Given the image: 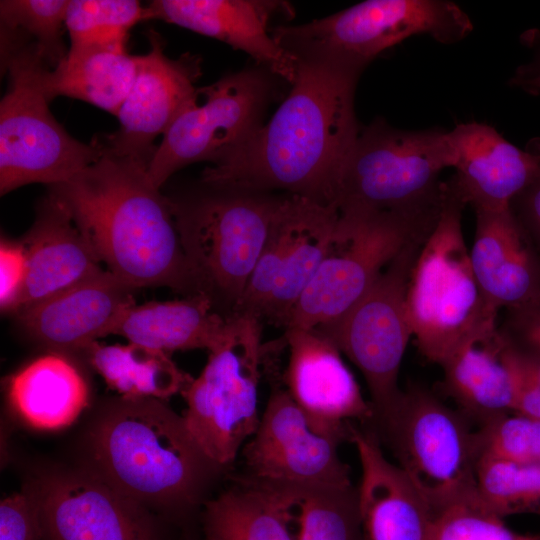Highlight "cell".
Listing matches in <instances>:
<instances>
[{"label": "cell", "mask_w": 540, "mask_h": 540, "mask_svg": "<svg viewBox=\"0 0 540 540\" xmlns=\"http://www.w3.org/2000/svg\"><path fill=\"white\" fill-rule=\"evenodd\" d=\"M477 456L540 464V419L509 413L475 430Z\"/></svg>", "instance_id": "obj_36"}, {"label": "cell", "mask_w": 540, "mask_h": 540, "mask_svg": "<svg viewBox=\"0 0 540 540\" xmlns=\"http://www.w3.org/2000/svg\"><path fill=\"white\" fill-rule=\"evenodd\" d=\"M100 263L133 288L198 294L172 210L138 163L107 154L49 186Z\"/></svg>", "instance_id": "obj_2"}, {"label": "cell", "mask_w": 540, "mask_h": 540, "mask_svg": "<svg viewBox=\"0 0 540 540\" xmlns=\"http://www.w3.org/2000/svg\"><path fill=\"white\" fill-rule=\"evenodd\" d=\"M298 61L297 77L267 124L202 173L205 186L273 190L331 204L358 135L354 91L360 75Z\"/></svg>", "instance_id": "obj_1"}, {"label": "cell", "mask_w": 540, "mask_h": 540, "mask_svg": "<svg viewBox=\"0 0 540 540\" xmlns=\"http://www.w3.org/2000/svg\"><path fill=\"white\" fill-rule=\"evenodd\" d=\"M517 82L530 92H540V71L529 76L521 75L517 77Z\"/></svg>", "instance_id": "obj_42"}, {"label": "cell", "mask_w": 540, "mask_h": 540, "mask_svg": "<svg viewBox=\"0 0 540 540\" xmlns=\"http://www.w3.org/2000/svg\"><path fill=\"white\" fill-rule=\"evenodd\" d=\"M428 540H540V535L510 529L476 493L433 513Z\"/></svg>", "instance_id": "obj_35"}, {"label": "cell", "mask_w": 540, "mask_h": 540, "mask_svg": "<svg viewBox=\"0 0 540 540\" xmlns=\"http://www.w3.org/2000/svg\"><path fill=\"white\" fill-rule=\"evenodd\" d=\"M447 167L460 196L474 211L510 208L513 198L533 179L537 154L527 146L522 150L493 127L461 123L445 131Z\"/></svg>", "instance_id": "obj_21"}, {"label": "cell", "mask_w": 540, "mask_h": 540, "mask_svg": "<svg viewBox=\"0 0 540 540\" xmlns=\"http://www.w3.org/2000/svg\"><path fill=\"white\" fill-rule=\"evenodd\" d=\"M362 540H428L433 512L407 475L389 461L376 433L355 425Z\"/></svg>", "instance_id": "obj_22"}, {"label": "cell", "mask_w": 540, "mask_h": 540, "mask_svg": "<svg viewBox=\"0 0 540 540\" xmlns=\"http://www.w3.org/2000/svg\"><path fill=\"white\" fill-rule=\"evenodd\" d=\"M270 82L259 70L246 69L197 88L150 162L147 174L161 188L179 169L201 161L220 162L261 124Z\"/></svg>", "instance_id": "obj_14"}, {"label": "cell", "mask_w": 540, "mask_h": 540, "mask_svg": "<svg viewBox=\"0 0 540 540\" xmlns=\"http://www.w3.org/2000/svg\"><path fill=\"white\" fill-rule=\"evenodd\" d=\"M338 216L333 204L283 195L234 314H250L285 329L326 253Z\"/></svg>", "instance_id": "obj_13"}, {"label": "cell", "mask_w": 540, "mask_h": 540, "mask_svg": "<svg viewBox=\"0 0 540 540\" xmlns=\"http://www.w3.org/2000/svg\"><path fill=\"white\" fill-rule=\"evenodd\" d=\"M293 489L297 540H362L357 487Z\"/></svg>", "instance_id": "obj_32"}, {"label": "cell", "mask_w": 540, "mask_h": 540, "mask_svg": "<svg viewBox=\"0 0 540 540\" xmlns=\"http://www.w3.org/2000/svg\"><path fill=\"white\" fill-rule=\"evenodd\" d=\"M135 290L106 269L15 317L31 339L51 351L81 353L99 338L115 334L135 304Z\"/></svg>", "instance_id": "obj_20"}, {"label": "cell", "mask_w": 540, "mask_h": 540, "mask_svg": "<svg viewBox=\"0 0 540 540\" xmlns=\"http://www.w3.org/2000/svg\"><path fill=\"white\" fill-rule=\"evenodd\" d=\"M7 398L13 412L28 426L59 430L72 424L86 408L89 386L65 353L51 351L10 377Z\"/></svg>", "instance_id": "obj_27"}, {"label": "cell", "mask_w": 540, "mask_h": 540, "mask_svg": "<svg viewBox=\"0 0 540 540\" xmlns=\"http://www.w3.org/2000/svg\"><path fill=\"white\" fill-rule=\"evenodd\" d=\"M444 168L445 131L400 130L378 119L359 128L331 204L342 214L391 213L437 221Z\"/></svg>", "instance_id": "obj_4"}, {"label": "cell", "mask_w": 540, "mask_h": 540, "mask_svg": "<svg viewBox=\"0 0 540 540\" xmlns=\"http://www.w3.org/2000/svg\"><path fill=\"white\" fill-rule=\"evenodd\" d=\"M499 325L514 344L540 355V297L520 307L505 310Z\"/></svg>", "instance_id": "obj_41"}, {"label": "cell", "mask_w": 540, "mask_h": 540, "mask_svg": "<svg viewBox=\"0 0 540 540\" xmlns=\"http://www.w3.org/2000/svg\"><path fill=\"white\" fill-rule=\"evenodd\" d=\"M0 540H46L32 484L1 501Z\"/></svg>", "instance_id": "obj_38"}, {"label": "cell", "mask_w": 540, "mask_h": 540, "mask_svg": "<svg viewBox=\"0 0 540 540\" xmlns=\"http://www.w3.org/2000/svg\"><path fill=\"white\" fill-rule=\"evenodd\" d=\"M202 540H297L296 495L292 488L262 484L241 475L206 501Z\"/></svg>", "instance_id": "obj_26"}, {"label": "cell", "mask_w": 540, "mask_h": 540, "mask_svg": "<svg viewBox=\"0 0 540 540\" xmlns=\"http://www.w3.org/2000/svg\"><path fill=\"white\" fill-rule=\"evenodd\" d=\"M137 55L127 50L70 48L42 75L47 100L65 96L90 103L116 116L134 83Z\"/></svg>", "instance_id": "obj_29"}, {"label": "cell", "mask_w": 540, "mask_h": 540, "mask_svg": "<svg viewBox=\"0 0 540 540\" xmlns=\"http://www.w3.org/2000/svg\"><path fill=\"white\" fill-rule=\"evenodd\" d=\"M424 242L408 244L352 308L335 321L315 328L361 372L374 412L371 426L393 409L403 392L398 378L412 337L407 287Z\"/></svg>", "instance_id": "obj_12"}, {"label": "cell", "mask_w": 540, "mask_h": 540, "mask_svg": "<svg viewBox=\"0 0 540 540\" xmlns=\"http://www.w3.org/2000/svg\"><path fill=\"white\" fill-rule=\"evenodd\" d=\"M262 321L236 313L200 375L182 393L185 424L203 453L228 469L257 430L258 384L264 357Z\"/></svg>", "instance_id": "obj_10"}, {"label": "cell", "mask_w": 540, "mask_h": 540, "mask_svg": "<svg viewBox=\"0 0 540 540\" xmlns=\"http://www.w3.org/2000/svg\"><path fill=\"white\" fill-rule=\"evenodd\" d=\"M151 19L162 20L222 41L242 50L291 85L297 59L284 50L269 29L279 15L294 14L284 1L269 0H154L147 6Z\"/></svg>", "instance_id": "obj_19"}, {"label": "cell", "mask_w": 540, "mask_h": 540, "mask_svg": "<svg viewBox=\"0 0 540 540\" xmlns=\"http://www.w3.org/2000/svg\"><path fill=\"white\" fill-rule=\"evenodd\" d=\"M341 440L318 432L285 388L272 387L260 423L241 450L240 475L282 488L353 485Z\"/></svg>", "instance_id": "obj_15"}, {"label": "cell", "mask_w": 540, "mask_h": 540, "mask_svg": "<svg viewBox=\"0 0 540 540\" xmlns=\"http://www.w3.org/2000/svg\"><path fill=\"white\" fill-rule=\"evenodd\" d=\"M32 485L46 540H159L147 507L91 471L55 472Z\"/></svg>", "instance_id": "obj_17"}, {"label": "cell", "mask_w": 540, "mask_h": 540, "mask_svg": "<svg viewBox=\"0 0 540 540\" xmlns=\"http://www.w3.org/2000/svg\"><path fill=\"white\" fill-rule=\"evenodd\" d=\"M538 156L539 167L530 183L510 203V210L540 263V139L528 145Z\"/></svg>", "instance_id": "obj_40"}, {"label": "cell", "mask_w": 540, "mask_h": 540, "mask_svg": "<svg viewBox=\"0 0 540 540\" xmlns=\"http://www.w3.org/2000/svg\"><path fill=\"white\" fill-rule=\"evenodd\" d=\"M506 340L505 358L514 388L513 412L540 419V355L517 346L507 336Z\"/></svg>", "instance_id": "obj_37"}, {"label": "cell", "mask_w": 540, "mask_h": 540, "mask_svg": "<svg viewBox=\"0 0 540 540\" xmlns=\"http://www.w3.org/2000/svg\"><path fill=\"white\" fill-rule=\"evenodd\" d=\"M473 29L468 15L446 0H368L323 19L271 29L297 60L360 75L380 53L420 34L453 44Z\"/></svg>", "instance_id": "obj_8"}, {"label": "cell", "mask_w": 540, "mask_h": 540, "mask_svg": "<svg viewBox=\"0 0 540 540\" xmlns=\"http://www.w3.org/2000/svg\"><path fill=\"white\" fill-rule=\"evenodd\" d=\"M284 343L285 389L320 433L350 441L355 423L370 427L374 412L340 350L316 329L289 327Z\"/></svg>", "instance_id": "obj_18"}, {"label": "cell", "mask_w": 540, "mask_h": 540, "mask_svg": "<svg viewBox=\"0 0 540 540\" xmlns=\"http://www.w3.org/2000/svg\"><path fill=\"white\" fill-rule=\"evenodd\" d=\"M498 319L465 339L441 364L442 387L478 427L513 412L514 388Z\"/></svg>", "instance_id": "obj_25"}, {"label": "cell", "mask_w": 540, "mask_h": 540, "mask_svg": "<svg viewBox=\"0 0 540 540\" xmlns=\"http://www.w3.org/2000/svg\"><path fill=\"white\" fill-rule=\"evenodd\" d=\"M150 19L148 8L135 0H69L65 27L70 48L126 50L130 29Z\"/></svg>", "instance_id": "obj_31"}, {"label": "cell", "mask_w": 540, "mask_h": 540, "mask_svg": "<svg viewBox=\"0 0 540 540\" xmlns=\"http://www.w3.org/2000/svg\"><path fill=\"white\" fill-rule=\"evenodd\" d=\"M68 5L69 0H1V33L37 45L53 69L68 52L63 42Z\"/></svg>", "instance_id": "obj_34"}, {"label": "cell", "mask_w": 540, "mask_h": 540, "mask_svg": "<svg viewBox=\"0 0 540 540\" xmlns=\"http://www.w3.org/2000/svg\"><path fill=\"white\" fill-rule=\"evenodd\" d=\"M206 187L171 199L172 210L197 293L228 318L242 300L282 196Z\"/></svg>", "instance_id": "obj_5"}, {"label": "cell", "mask_w": 540, "mask_h": 540, "mask_svg": "<svg viewBox=\"0 0 540 540\" xmlns=\"http://www.w3.org/2000/svg\"><path fill=\"white\" fill-rule=\"evenodd\" d=\"M479 499L502 518L540 515V464H523L479 457L476 464Z\"/></svg>", "instance_id": "obj_33"}, {"label": "cell", "mask_w": 540, "mask_h": 540, "mask_svg": "<svg viewBox=\"0 0 540 540\" xmlns=\"http://www.w3.org/2000/svg\"><path fill=\"white\" fill-rule=\"evenodd\" d=\"M147 36L150 49L137 55L135 80L117 115L120 126L98 141L103 154L126 158L148 169L157 149L154 141L166 134L196 95L201 59L191 53L171 59L164 53V42L157 32L151 30Z\"/></svg>", "instance_id": "obj_16"}, {"label": "cell", "mask_w": 540, "mask_h": 540, "mask_svg": "<svg viewBox=\"0 0 540 540\" xmlns=\"http://www.w3.org/2000/svg\"><path fill=\"white\" fill-rule=\"evenodd\" d=\"M28 275L22 241L2 237L0 242V308L15 315L22 301Z\"/></svg>", "instance_id": "obj_39"}, {"label": "cell", "mask_w": 540, "mask_h": 540, "mask_svg": "<svg viewBox=\"0 0 540 540\" xmlns=\"http://www.w3.org/2000/svg\"><path fill=\"white\" fill-rule=\"evenodd\" d=\"M92 473L143 506L178 515L192 510L215 474L183 418L164 400L124 398L111 404L88 439Z\"/></svg>", "instance_id": "obj_3"}, {"label": "cell", "mask_w": 540, "mask_h": 540, "mask_svg": "<svg viewBox=\"0 0 540 540\" xmlns=\"http://www.w3.org/2000/svg\"><path fill=\"white\" fill-rule=\"evenodd\" d=\"M81 353L106 384L124 398L165 400L182 394L193 380L169 354L132 342L105 345L96 341Z\"/></svg>", "instance_id": "obj_30"}, {"label": "cell", "mask_w": 540, "mask_h": 540, "mask_svg": "<svg viewBox=\"0 0 540 540\" xmlns=\"http://www.w3.org/2000/svg\"><path fill=\"white\" fill-rule=\"evenodd\" d=\"M433 513L477 493L475 430L424 387L403 390L371 427Z\"/></svg>", "instance_id": "obj_9"}, {"label": "cell", "mask_w": 540, "mask_h": 540, "mask_svg": "<svg viewBox=\"0 0 540 540\" xmlns=\"http://www.w3.org/2000/svg\"><path fill=\"white\" fill-rule=\"evenodd\" d=\"M227 332V319L203 294L172 301L132 305L115 334L128 342L170 354L174 351L216 348Z\"/></svg>", "instance_id": "obj_28"}, {"label": "cell", "mask_w": 540, "mask_h": 540, "mask_svg": "<svg viewBox=\"0 0 540 540\" xmlns=\"http://www.w3.org/2000/svg\"><path fill=\"white\" fill-rule=\"evenodd\" d=\"M436 223L391 213H339L326 253L286 328L315 329L340 318L408 244L425 241Z\"/></svg>", "instance_id": "obj_11"}, {"label": "cell", "mask_w": 540, "mask_h": 540, "mask_svg": "<svg viewBox=\"0 0 540 540\" xmlns=\"http://www.w3.org/2000/svg\"><path fill=\"white\" fill-rule=\"evenodd\" d=\"M474 274L495 313L540 297V263L510 208L475 211Z\"/></svg>", "instance_id": "obj_23"}, {"label": "cell", "mask_w": 540, "mask_h": 540, "mask_svg": "<svg viewBox=\"0 0 540 540\" xmlns=\"http://www.w3.org/2000/svg\"><path fill=\"white\" fill-rule=\"evenodd\" d=\"M1 68L9 88L0 103V193L32 183L65 182L98 161V140L80 142L49 110L42 75L51 69L33 43L1 36Z\"/></svg>", "instance_id": "obj_7"}, {"label": "cell", "mask_w": 540, "mask_h": 540, "mask_svg": "<svg viewBox=\"0 0 540 540\" xmlns=\"http://www.w3.org/2000/svg\"><path fill=\"white\" fill-rule=\"evenodd\" d=\"M21 241L28 275L15 315L103 270L68 212L51 194L38 204L35 221Z\"/></svg>", "instance_id": "obj_24"}, {"label": "cell", "mask_w": 540, "mask_h": 540, "mask_svg": "<svg viewBox=\"0 0 540 540\" xmlns=\"http://www.w3.org/2000/svg\"><path fill=\"white\" fill-rule=\"evenodd\" d=\"M466 206L452 178L444 181L439 219L415 259L407 287L412 337L422 356L439 366L499 315L486 303L473 271L462 229Z\"/></svg>", "instance_id": "obj_6"}]
</instances>
